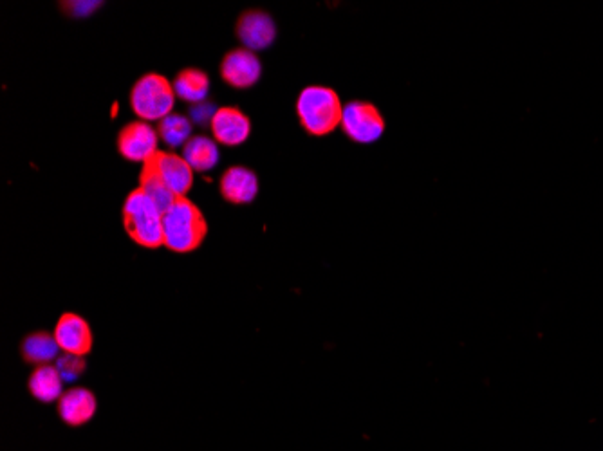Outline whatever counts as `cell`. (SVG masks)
<instances>
[{
    "label": "cell",
    "instance_id": "obj_17",
    "mask_svg": "<svg viewBox=\"0 0 603 451\" xmlns=\"http://www.w3.org/2000/svg\"><path fill=\"white\" fill-rule=\"evenodd\" d=\"M140 190H143L150 201L158 206L161 215L167 212L168 208L176 203V199L179 197V195L174 194L172 188L163 181V177L159 175L156 166L152 165L150 161H147V163L143 165V168H141Z\"/></svg>",
    "mask_w": 603,
    "mask_h": 451
},
{
    "label": "cell",
    "instance_id": "obj_14",
    "mask_svg": "<svg viewBox=\"0 0 603 451\" xmlns=\"http://www.w3.org/2000/svg\"><path fill=\"white\" fill-rule=\"evenodd\" d=\"M60 347L55 340V334L47 331H35L26 334L20 341V358L24 363L33 367L51 365L60 358Z\"/></svg>",
    "mask_w": 603,
    "mask_h": 451
},
{
    "label": "cell",
    "instance_id": "obj_11",
    "mask_svg": "<svg viewBox=\"0 0 603 451\" xmlns=\"http://www.w3.org/2000/svg\"><path fill=\"white\" fill-rule=\"evenodd\" d=\"M214 139L226 147H239L248 141L251 134V121L237 107H219L214 120L210 123Z\"/></svg>",
    "mask_w": 603,
    "mask_h": 451
},
{
    "label": "cell",
    "instance_id": "obj_18",
    "mask_svg": "<svg viewBox=\"0 0 603 451\" xmlns=\"http://www.w3.org/2000/svg\"><path fill=\"white\" fill-rule=\"evenodd\" d=\"M183 157L194 172H208L219 163L217 141L206 136H192L183 148Z\"/></svg>",
    "mask_w": 603,
    "mask_h": 451
},
{
    "label": "cell",
    "instance_id": "obj_7",
    "mask_svg": "<svg viewBox=\"0 0 603 451\" xmlns=\"http://www.w3.org/2000/svg\"><path fill=\"white\" fill-rule=\"evenodd\" d=\"M235 33L244 49L255 53L273 46V42L277 40V24L266 11H244L237 20Z\"/></svg>",
    "mask_w": 603,
    "mask_h": 451
},
{
    "label": "cell",
    "instance_id": "obj_6",
    "mask_svg": "<svg viewBox=\"0 0 603 451\" xmlns=\"http://www.w3.org/2000/svg\"><path fill=\"white\" fill-rule=\"evenodd\" d=\"M158 130L147 121H132L118 134V152L130 163H147L158 152Z\"/></svg>",
    "mask_w": 603,
    "mask_h": 451
},
{
    "label": "cell",
    "instance_id": "obj_4",
    "mask_svg": "<svg viewBox=\"0 0 603 451\" xmlns=\"http://www.w3.org/2000/svg\"><path fill=\"white\" fill-rule=\"evenodd\" d=\"M176 103L174 85L163 74H143L130 91V107L141 121H161L172 114Z\"/></svg>",
    "mask_w": 603,
    "mask_h": 451
},
{
    "label": "cell",
    "instance_id": "obj_12",
    "mask_svg": "<svg viewBox=\"0 0 603 451\" xmlns=\"http://www.w3.org/2000/svg\"><path fill=\"white\" fill-rule=\"evenodd\" d=\"M152 165L156 166L159 175L167 183L174 194L179 197H186V194L194 186V170L192 166L186 163L183 156H177L174 152H163L158 150L154 156L149 159Z\"/></svg>",
    "mask_w": 603,
    "mask_h": 451
},
{
    "label": "cell",
    "instance_id": "obj_15",
    "mask_svg": "<svg viewBox=\"0 0 603 451\" xmlns=\"http://www.w3.org/2000/svg\"><path fill=\"white\" fill-rule=\"evenodd\" d=\"M28 390L31 397L38 403L51 405L64 394V379L60 376V372L56 370L55 365L35 367L33 372L29 374Z\"/></svg>",
    "mask_w": 603,
    "mask_h": 451
},
{
    "label": "cell",
    "instance_id": "obj_16",
    "mask_svg": "<svg viewBox=\"0 0 603 451\" xmlns=\"http://www.w3.org/2000/svg\"><path fill=\"white\" fill-rule=\"evenodd\" d=\"M172 85L179 100L195 105V103L206 102V96L210 91V78L205 71L190 67L179 71Z\"/></svg>",
    "mask_w": 603,
    "mask_h": 451
},
{
    "label": "cell",
    "instance_id": "obj_5",
    "mask_svg": "<svg viewBox=\"0 0 603 451\" xmlns=\"http://www.w3.org/2000/svg\"><path fill=\"white\" fill-rule=\"evenodd\" d=\"M340 127L345 136L354 143L371 145L383 136L385 120L374 103L354 100L345 103Z\"/></svg>",
    "mask_w": 603,
    "mask_h": 451
},
{
    "label": "cell",
    "instance_id": "obj_9",
    "mask_svg": "<svg viewBox=\"0 0 603 451\" xmlns=\"http://www.w3.org/2000/svg\"><path fill=\"white\" fill-rule=\"evenodd\" d=\"M56 412L65 426L82 428L96 417L98 399L94 396L93 390H89V388H69L56 401Z\"/></svg>",
    "mask_w": 603,
    "mask_h": 451
},
{
    "label": "cell",
    "instance_id": "obj_8",
    "mask_svg": "<svg viewBox=\"0 0 603 451\" xmlns=\"http://www.w3.org/2000/svg\"><path fill=\"white\" fill-rule=\"evenodd\" d=\"M53 334L58 347L65 354L87 356L93 350L94 336L91 325L80 314L69 313V311L62 314L56 322Z\"/></svg>",
    "mask_w": 603,
    "mask_h": 451
},
{
    "label": "cell",
    "instance_id": "obj_10",
    "mask_svg": "<svg viewBox=\"0 0 603 451\" xmlns=\"http://www.w3.org/2000/svg\"><path fill=\"white\" fill-rule=\"evenodd\" d=\"M262 76L259 56L250 49H233L221 62V78L233 89H250Z\"/></svg>",
    "mask_w": 603,
    "mask_h": 451
},
{
    "label": "cell",
    "instance_id": "obj_20",
    "mask_svg": "<svg viewBox=\"0 0 603 451\" xmlns=\"http://www.w3.org/2000/svg\"><path fill=\"white\" fill-rule=\"evenodd\" d=\"M55 367L64 379V383H76L87 372V361L85 356L62 352L60 358L55 361Z\"/></svg>",
    "mask_w": 603,
    "mask_h": 451
},
{
    "label": "cell",
    "instance_id": "obj_3",
    "mask_svg": "<svg viewBox=\"0 0 603 451\" xmlns=\"http://www.w3.org/2000/svg\"><path fill=\"white\" fill-rule=\"evenodd\" d=\"M123 228L141 248L158 249L165 246L163 215L140 188L130 192L123 203Z\"/></svg>",
    "mask_w": 603,
    "mask_h": 451
},
{
    "label": "cell",
    "instance_id": "obj_22",
    "mask_svg": "<svg viewBox=\"0 0 603 451\" xmlns=\"http://www.w3.org/2000/svg\"><path fill=\"white\" fill-rule=\"evenodd\" d=\"M219 111V107H215V103L201 102L195 103L190 107V118L197 125H208L214 120L215 112Z\"/></svg>",
    "mask_w": 603,
    "mask_h": 451
},
{
    "label": "cell",
    "instance_id": "obj_19",
    "mask_svg": "<svg viewBox=\"0 0 603 451\" xmlns=\"http://www.w3.org/2000/svg\"><path fill=\"white\" fill-rule=\"evenodd\" d=\"M158 136L167 147H185L192 139V123L181 114H170L165 120L159 121Z\"/></svg>",
    "mask_w": 603,
    "mask_h": 451
},
{
    "label": "cell",
    "instance_id": "obj_2",
    "mask_svg": "<svg viewBox=\"0 0 603 451\" xmlns=\"http://www.w3.org/2000/svg\"><path fill=\"white\" fill-rule=\"evenodd\" d=\"M208 235V222L203 212L188 197H177L176 203L163 213L165 248L172 253H192L201 248Z\"/></svg>",
    "mask_w": 603,
    "mask_h": 451
},
{
    "label": "cell",
    "instance_id": "obj_21",
    "mask_svg": "<svg viewBox=\"0 0 603 451\" xmlns=\"http://www.w3.org/2000/svg\"><path fill=\"white\" fill-rule=\"evenodd\" d=\"M102 6V2L96 0H75V2H62V10L73 17V19H85L93 15L94 11Z\"/></svg>",
    "mask_w": 603,
    "mask_h": 451
},
{
    "label": "cell",
    "instance_id": "obj_13",
    "mask_svg": "<svg viewBox=\"0 0 603 451\" xmlns=\"http://www.w3.org/2000/svg\"><path fill=\"white\" fill-rule=\"evenodd\" d=\"M221 195L228 203L250 204L259 195V177L246 166H230L221 177Z\"/></svg>",
    "mask_w": 603,
    "mask_h": 451
},
{
    "label": "cell",
    "instance_id": "obj_1",
    "mask_svg": "<svg viewBox=\"0 0 603 451\" xmlns=\"http://www.w3.org/2000/svg\"><path fill=\"white\" fill-rule=\"evenodd\" d=\"M297 116L309 136L324 138L342 125L344 105L331 87L309 85L298 94Z\"/></svg>",
    "mask_w": 603,
    "mask_h": 451
}]
</instances>
